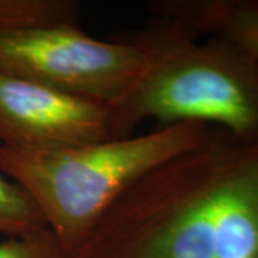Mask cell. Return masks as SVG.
Returning a JSON list of instances; mask_svg holds the SVG:
<instances>
[{
	"mask_svg": "<svg viewBox=\"0 0 258 258\" xmlns=\"http://www.w3.org/2000/svg\"><path fill=\"white\" fill-rule=\"evenodd\" d=\"M68 258H258V144L214 128L131 185Z\"/></svg>",
	"mask_w": 258,
	"mask_h": 258,
	"instance_id": "cell-1",
	"label": "cell"
},
{
	"mask_svg": "<svg viewBox=\"0 0 258 258\" xmlns=\"http://www.w3.org/2000/svg\"><path fill=\"white\" fill-rule=\"evenodd\" d=\"M119 35L147 53L137 83L112 105L120 138L152 118L158 128L203 123L258 144V56L222 36L201 42L171 18Z\"/></svg>",
	"mask_w": 258,
	"mask_h": 258,
	"instance_id": "cell-2",
	"label": "cell"
},
{
	"mask_svg": "<svg viewBox=\"0 0 258 258\" xmlns=\"http://www.w3.org/2000/svg\"><path fill=\"white\" fill-rule=\"evenodd\" d=\"M214 126L176 123L96 144L15 149L0 145V172L18 184L69 255L122 194L154 168L201 144Z\"/></svg>",
	"mask_w": 258,
	"mask_h": 258,
	"instance_id": "cell-3",
	"label": "cell"
},
{
	"mask_svg": "<svg viewBox=\"0 0 258 258\" xmlns=\"http://www.w3.org/2000/svg\"><path fill=\"white\" fill-rule=\"evenodd\" d=\"M145 64V50L128 39H95L79 26L0 36V72L109 105L132 89Z\"/></svg>",
	"mask_w": 258,
	"mask_h": 258,
	"instance_id": "cell-4",
	"label": "cell"
},
{
	"mask_svg": "<svg viewBox=\"0 0 258 258\" xmlns=\"http://www.w3.org/2000/svg\"><path fill=\"white\" fill-rule=\"evenodd\" d=\"M120 139L113 106L0 72V145L53 149Z\"/></svg>",
	"mask_w": 258,
	"mask_h": 258,
	"instance_id": "cell-5",
	"label": "cell"
},
{
	"mask_svg": "<svg viewBox=\"0 0 258 258\" xmlns=\"http://www.w3.org/2000/svg\"><path fill=\"white\" fill-rule=\"evenodd\" d=\"M75 0H0V36L40 29L79 26Z\"/></svg>",
	"mask_w": 258,
	"mask_h": 258,
	"instance_id": "cell-6",
	"label": "cell"
},
{
	"mask_svg": "<svg viewBox=\"0 0 258 258\" xmlns=\"http://www.w3.org/2000/svg\"><path fill=\"white\" fill-rule=\"evenodd\" d=\"M207 37L230 39L258 56V0H207Z\"/></svg>",
	"mask_w": 258,
	"mask_h": 258,
	"instance_id": "cell-7",
	"label": "cell"
},
{
	"mask_svg": "<svg viewBox=\"0 0 258 258\" xmlns=\"http://www.w3.org/2000/svg\"><path fill=\"white\" fill-rule=\"evenodd\" d=\"M43 227V217L30 197L0 172V232L20 237Z\"/></svg>",
	"mask_w": 258,
	"mask_h": 258,
	"instance_id": "cell-8",
	"label": "cell"
},
{
	"mask_svg": "<svg viewBox=\"0 0 258 258\" xmlns=\"http://www.w3.org/2000/svg\"><path fill=\"white\" fill-rule=\"evenodd\" d=\"M0 258H68L47 227L0 241Z\"/></svg>",
	"mask_w": 258,
	"mask_h": 258,
	"instance_id": "cell-9",
	"label": "cell"
}]
</instances>
